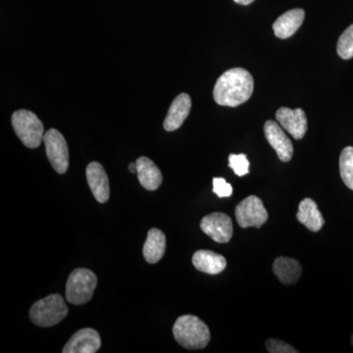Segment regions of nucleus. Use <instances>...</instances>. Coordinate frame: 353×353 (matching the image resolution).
I'll use <instances>...</instances> for the list:
<instances>
[{"label": "nucleus", "mask_w": 353, "mask_h": 353, "mask_svg": "<svg viewBox=\"0 0 353 353\" xmlns=\"http://www.w3.org/2000/svg\"><path fill=\"white\" fill-rule=\"evenodd\" d=\"M264 134L268 143L277 152L279 159L289 162L294 155V146L281 125L275 121H267L264 125Z\"/></svg>", "instance_id": "1a4fd4ad"}, {"label": "nucleus", "mask_w": 353, "mask_h": 353, "mask_svg": "<svg viewBox=\"0 0 353 353\" xmlns=\"http://www.w3.org/2000/svg\"><path fill=\"white\" fill-rule=\"evenodd\" d=\"M213 192L218 197H229L233 194V187L223 178L213 179Z\"/></svg>", "instance_id": "b1692460"}, {"label": "nucleus", "mask_w": 353, "mask_h": 353, "mask_svg": "<svg viewBox=\"0 0 353 353\" xmlns=\"http://www.w3.org/2000/svg\"><path fill=\"white\" fill-rule=\"evenodd\" d=\"M192 264L199 271L217 275L225 270L227 261L224 256L211 250H199L192 256Z\"/></svg>", "instance_id": "2eb2a0df"}, {"label": "nucleus", "mask_w": 353, "mask_h": 353, "mask_svg": "<svg viewBox=\"0 0 353 353\" xmlns=\"http://www.w3.org/2000/svg\"><path fill=\"white\" fill-rule=\"evenodd\" d=\"M340 172L341 180L348 189L353 190V146H347L341 152Z\"/></svg>", "instance_id": "aec40b11"}, {"label": "nucleus", "mask_w": 353, "mask_h": 353, "mask_svg": "<svg viewBox=\"0 0 353 353\" xmlns=\"http://www.w3.org/2000/svg\"><path fill=\"white\" fill-rule=\"evenodd\" d=\"M236 3L241 4V6H248V4L252 3L254 0H234Z\"/></svg>", "instance_id": "393cba45"}, {"label": "nucleus", "mask_w": 353, "mask_h": 353, "mask_svg": "<svg viewBox=\"0 0 353 353\" xmlns=\"http://www.w3.org/2000/svg\"><path fill=\"white\" fill-rule=\"evenodd\" d=\"M339 57L343 59H352L353 57V25L350 26L341 34L336 46Z\"/></svg>", "instance_id": "412c9836"}, {"label": "nucleus", "mask_w": 353, "mask_h": 353, "mask_svg": "<svg viewBox=\"0 0 353 353\" xmlns=\"http://www.w3.org/2000/svg\"><path fill=\"white\" fill-rule=\"evenodd\" d=\"M192 108V99L187 94H181L172 102L166 118H165L163 127L167 132H173L182 126L183 123L189 116Z\"/></svg>", "instance_id": "ddd939ff"}, {"label": "nucleus", "mask_w": 353, "mask_h": 353, "mask_svg": "<svg viewBox=\"0 0 353 353\" xmlns=\"http://www.w3.org/2000/svg\"><path fill=\"white\" fill-rule=\"evenodd\" d=\"M139 183L146 190H157L161 185L162 174L150 158L141 157L137 160Z\"/></svg>", "instance_id": "dca6fc26"}, {"label": "nucleus", "mask_w": 353, "mask_h": 353, "mask_svg": "<svg viewBox=\"0 0 353 353\" xmlns=\"http://www.w3.org/2000/svg\"><path fill=\"white\" fill-rule=\"evenodd\" d=\"M129 170L132 173H138V166H137V162L129 165Z\"/></svg>", "instance_id": "a878e982"}, {"label": "nucleus", "mask_w": 353, "mask_h": 353, "mask_svg": "<svg viewBox=\"0 0 353 353\" xmlns=\"http://www.w3.org/2000/svg\"><path fill=\"white\" fill-rule=\"evenodd\" d=\"M234 214L239 226L241 228H260L268 220V212L263 202L255 196L246 197L236 205Z\"/></svg>", "instance_id": "0eeeda50"}, {"label": "nucleus", "mask_w": 353, "mask_h": 353, "mask_svg": "<svg viewBox=\"0 0 353 353\" xmlns=\"http://www.w3.org/2000/svg\"><path fill=\"white\" fill-rule=\"evenodd\" d=\"M166 252V236L158 229L150 230L143 245V256L148 263L155 264L163 259Z\"/></svg>", "instance_id": "6ab92c4d"}, {"label": "nucleus", "mask_w": 353, "mask_h": 353, "mask_svg": "<svg viewBox=\"0 0 353 353\" xmlns=\"http://www.w3.org/2000/svg\"><path fill=\"white\" fill-rule=\"evenodd\" d=\"M43 143L51 166L58 174H64L69 167L68 145L64 137L57 130L50 129L44 134Z\"/></svg>", "instance_id": "423d86ee"}, {"label": "nucleus", "mask_w": 353, "mask_h": 353, "mask_svg": "<svg viewBox=\"0 0 353 353\" xmlns=\"http://www.w3.org/2000/svg\"><path fill=\"white\" fill-rule=\"evenodd\" d=\"M350 341H352V345H353V334H352V340H350Z\"/></svg>", "instance_id": "bb28decb"}, {"label": "nucleus", "mask_w": 353, "mask_h": 353, "mask_svg": "<svg viewBox=\"0 0 353 353\" xmlns=\"http://www.w3.org/2000/svg\"><path fill=\"white\" fill-rule=\"evenodd\" d=\"M296 218L311 232H319L325 224L324 218L317 204L311 199H304L299 203Z\"/></svg>", "instance_id": "f3484780"}, {"label": "nucleus", "mask_w": 353, "mask_h": 353, "mask_svg": "<svg viewBox=\"0 0 353 353\" xmlns=\"http://www.w3.org/2000/svg\"><path fill=\"white\" fill-rule=\"evenodd\" d=\"M68 306L63 297L54 294L39 299L30 310V318L39 327H52L68 315Z\"/></svg>", "instance_id": "7ed1b4c3"}, {"label": "nucleus", "mask_w": 353, "mask_h": 353, "mask_svg": "<svg viewBox=\"0 0 353 353\" xmlns=\"http://www.w3.org/2000/svg\"><path fill=\"white\" fill-rule=\"evenodd\" d=\"M12 126L18 138L27 148H39L43 141V123L32 111L18 110L14 112Z\"/></svg>", "instance_id": "39448f33"}, {"label": "nucleus", "mask_w": 353, "mask_h": 353, "mask_svg": "<svg viewBox=\"0 0 353 353\" xmlns=\"http://www.w3.org/2000/svg\"><path fill=\"white\" fill-rule=\"evenodd\" d=\"M201 229L213 241L227 243L234 234L233 222L227 214L221 212L206 215L201 222Z\"/></svg>", "instance_id": "6e6552de"}, {"label": "nucleus", "mask_w": 353, "mask_h": 353, "mask_svg": "<svg viewBox=\"0 0 353 353\" xmlns=\"http://www.w3.org/2000/svg\"><path fill=\"white\" fill-rule=\"evenodd\" d=\"M273 271L281 283L292 285L301 278L303 267L296 259L281 256L274 261Z\"/></svg>", "instance_id": "a211bd4d"}, {"label": "nucleus", "mask_w": 353, "mask_h": 353, "mask_svg": "<svg viewBox=\"0 0 353 353\" xmlns=\"http://www.w3.org/2000/svg\"><path fill=\"white\" fill-rule=\"evenodd\" d=\"M305 13L303 9H292L281 15L273 24L274 32L278 38L285 39L296 34L303 25Z\"/></svg>", "instance_id": "4468645a"}, {"label": "nucleus", "mask_w": 353, "mask_h": 353, "mask_svg": "<svg viewBox=\"0 0 353 353\" xmlns=\"http://www.w3.org/2000/svg\"><path fill=\"white\" fill-rule=\"evenodd\" d=\"M101 347V336L94 329L85 328L76 332L62 352L64 353H94Z\"/></svg>", "instance_id": "9b49d317"}, {"label": "nucleus", "mask_w": 353, "mask_h": 353, "mask_svg": "<svg viewBox=\"0 0 353 353\" xmlns=\"http://www.w3.org/2000/svg\"><path fill=\"white\" fill-rule=\"evenodd\" d=\"M268 352L270 353H297L299 350L292 347L289 343L283 341L275 340V339H269L265 343Z\"/></svg>", "instance_id": "5701e85b"}, {"label": "nucleus", "mask_w": 353, "mask_h": 353, "mask_svg": "<svg viewBox=\"0 0 353 353\" xmlns=\"http://www.w3.org/2000/svg\"><path fill=\"white\" fill-rule=\"evenodd\" d=\"M173 334L179 345L188 350H202L210 341L208 325L194 315L179 317L174 324Z\"/></svg>", "instance_id": "f03ea898"}, {"label": "nucleus", "mask_w": 353, "mask_h": 353, "mask_svg": "<svg viewBox=\"0 0 353 353\" xmlns=\"http://www.w3.org/2000/svg\"><path fill=\"white\" fill-rule=\"evenodd\" d=\"M254 82L250 72L243 68L228 70L218 79L213 90L216 103L236 108L252 95Z\"/></svg>", "instance_id": "f257e3e1"}, {"label": "nucleus", "mask_w": 353, "mask_h": 353, "mask_svg": "<svg viewBox=\"0 0 353 353\" xmlns=\"http://www.w3.org/2000/svg\"><path fill=\"white\" fill-rule=\"evenodd\" d=\"M276 119L292 138L301 139L305 136L307 131V118L303 109L296 108L292 110L288 108H280L276 113Z\"/></svg>", "instance_id": "9d476101"}, {"label": "nucleus", "mask_w": 353, "mask_h": 353, "mask_svg": "<svg viewBox=\"0 0 353 353\" xmlns=\"http://www.w3.org/2000/svg\"><path fill=\"white\" fill-rule=\"evenodd\" d=\"M97 285V277L94 272L85 268L75 269L67 281V301L75 305L88 303L94 296Z\"/></svg>", "instance_id": "20e7f679"}, {"label": "nucleus", "mask_w": 353, "mask_h": 353, "mask_svg": "<svg viewBox=\"0 0 353 353\" xmlns=\"http://www.w3.org/2000/svg\"><path fill=\"white\" fill-rule=\"evenodd\" d=\"M229 166L236 175L243 176L250 173V161L245 154H231L229 157Z\"/></svg>", "instance_id": "4be33fe9"}, {"label": "nucleus", "mask_w": 353, "mask_h": 353, "mask_svg": "<svg viewBox=\"0 0 353 353\" xmlns=\"http://www.w3.org/2000/svg\"><path fill=\"white\" fill-rule=\"evenodd\" d=\"M85 175L94 199L101 203L108 201L110 196V187L108 174L102 165L95 161L88 164Z\"/></svg>", "instance_id": "f8f14e48"}]
</instances>
